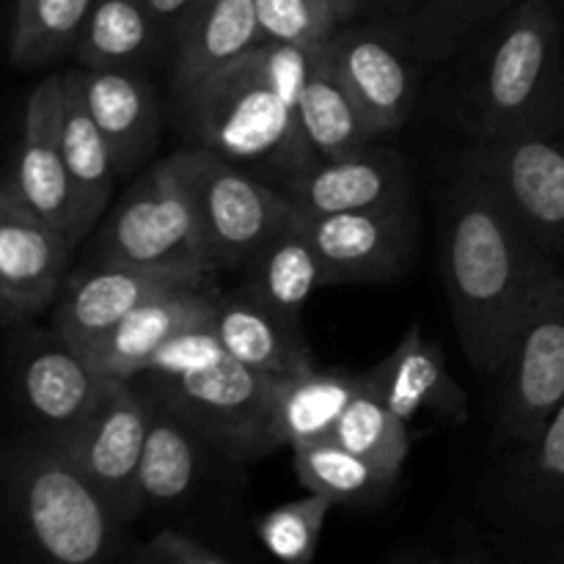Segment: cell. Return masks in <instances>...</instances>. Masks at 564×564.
<instances>
[{
	"label": "cell",
	"instance_id": "1",
	"mask_svg": "<svg viewBox=\"0 0 564 564\" xmlns=\"http://www.w3.org/2000/svg\"><path fill=\"white\" fill-rule=\"evenodd\" d=\"M441 273L468 364L499 378L529 308L560 268L466 163L441 202Z\"/></svg>",
	"mask_w": 564,
	"mask_h": 564
},
{
	"label": "cell",
	"instance_id": "2",
	"mask_svg": "<svg viewBox=\"0 0 564 564\" xmlns=\"http://www.w3.org/2000/svg\"><path fill=\"white\" fill-rule=\"evenodd\" d=\"M562 83L560 14L549 0H516L468 44L452 108L474 141H490L543 113Z\"/></svg>",
	"mask_w": 564,
	"mask_h": 564
},
{
	"label": "cell",
	"instance_id": "3",
	"mask_svg": "<svg viewBox=\"0 0 564 564\" xmlns=\"http://www.w3.org/2000/svg\"><path fill=\"white\" fill-rule=\"evenodd\" d=\"M3 477L14 527L39 556L97 564L119 554L127 521L58 441L44 433L20 441L6 455Z\"/></svg>",
	"mask_w": 564,
	"mask_h": 564
},
{
	"label": "cell",
	"instance_id": "4",
	"mask_svg": "<svg viewBox=\"0 0 564 564\" xmlns=\"http://www.w3.org/2000/svg\"><path fill=\"white\" fill-rule=\"evenodd\" d=\"M182 97L202 147L231 163L279 174L284 185L317 163L297 113L273 88L257 47Z\"/></svg>",
	"mask_w": 564,
	"mask_h": 564
},
{
	"label": "cell",
	"instance_id": "5",
	"mask_svg": "<svg viewBox=\"0 0 564 564\" xmlns=\"http://www.w3.org/2000/svg\"><path fill=\"white\" fill-rule=\"evenodd\" d=\"M99 262L207 281L215 273L196 204L174 163L160 160L130 187L99 235Z\"/></svg>",
	"mask_w": 564,
	"mask_h": 564
},
{
	"label": "cell",
	"instance_id": "6",
	"mask_svg": "<svg viewBox=\"0 0 564 564\" xmlns=\"http://www.w3.org/2000/svg\"><path fill=\"white\" fill-rule=\"evenodd\" d=\"M143 380V394L191 424L213 452L242 460L279 449L275 411L284 378L226 358L204 372Z\"/></svg>",
	"mask_w": 564,
	"mask_h": 564
},
{
	"label": "cell",
	"instance_id": "7",
	"mask_svg": "<svg viewBox=\"0 0 564 564\" xmlns=\"http://www.w3.org/2000/svg\"><path fill=\"white\" fill-rule=\"evenodd\" d=\"M463 163L499 191L551 257L564 251V83L543 113L516 132L474 141Z\"/></svg>",
	"mask_w": 564,
	"mask_h": 564
},
{
	"label": "cell",
	"instance_id": "8",
	"mask_svg": "<svg viewBox=\"0 0 564 564\" xmlns=\"http://www.w3.org/2000/svg\"><path fill=\"white\" fill-rule=\"evenodd\" d=\"M171 163L196 204L215 268L251 262L253 253L292 215L284 191L257 180L213 149H185L171 154Z\"/></svg>",
	"mask_w": 564,
	"mask_h": 564
},
{
	"label": "cell",
	"instance_id": "9",
	"mask_svg": "<svg viewBox=\"0 0 564 564\" xmlns=\"http://www.w3.org/2000/svg\"><path fill=\"white\" fill-rule=\"evenodd\" d=\"M501 378L496 435L523 446L540 435L564 402V273L554 275L529 308Z\"/></svg>",
	"mask_w": 564,
	"mask_h": 564
},
{
	"label": "cell",
	"instance_id": "10",
	"mask_svg": "<svg viewBox=\"0 0 564 564\" xmlns=\"http://www.w3.org/2000/svg\"><path fill=\"white\" fill-rule=\"evenodd\" d=\"M149 430L147 394L132 380H108L88 416L58 441L75 466L108 496L110 505L130 521L138 510V471Z\"/></svg>",
	"mask_w": 564,
	"mask_h": 564
},
{
	"label": "cell",
	"instance_id": "11",
	"mask_svg": "<svg viewBox=\"0 0 564 564\" xmlns=\"http://www.w3.org/2000/svg\"><path fill=\"white\" fill-rule=\"evenodd\" d=\"M75 242L33 213L6 176L0 187V306L9 325L58 301Z\"/></svg>",
	"mask_w": 564,
	"mask_h": 564
},
{
	"label": "cell",
	"instance_id": "12",
	"mask_svg": "<svg viewBox=\"0 0 564 564\" xmlns=\"http://www.w3.org/2000/svg\"><path fill=\"white\" fill-rule=\"evenodd\" d=\"M317 246L328 284L391 281L411 264L419 242V215L411 196L356 213L303 220Z\"/></svg>",
	"mask_w": 564,
	"mask_h": 564
},
{
	"label": "cell",
	"instance_id": "13",
	"mask_svg": "<svg viewBox=\"0 0 564 564\" xmlns=\"http://www.w3.org/2000/svg\"><path fill=\"white\" fill-rule=\"evenodd\" d=\"M328 55L375 135L405 124L424 66L372 22H347L328 39Z\"/></svg>",
	"mask_w": 564,
	"mask_h": 564
},
{
	"label": "cell",
	"instance_id": "14",
	"mask_svg": "<svg viewBox=\"0 0 564 564\" xmlns=\"http://www.w3.org/2000/svg\"><path fill=\"white\" fill-rule=\"evenodd\" d=\"M61 108H64V77H47L33 88L22 121L20 152L9 180L33 213L58 226L77 246L86 237V229L61 149Z\"/></svg>",
	"mask_w": 564,
	"mask_h": 564
},
{
	"label": "cell",
	"instance_id": "15",
	"mask_svg": "<svg viewBox=\"0 0 564 564\" xmlns=\"http://www.w3.org/2000/svg\"><path fill=\"white\" fill-rule=\"evenodd\" d=\"M180 284H207V281L163 273V270L99 262V268L80 270L64 284L55 301V334L66 345L88 352L141 303Z\"/></svg>",
	"mask_w": 564,
	"mask_h": 564
},
{
	"label": "cell",
	"instance_id": "16",
	"mask_svg": "<svg viewBox=\"0 0 564 564\" xmlns=\"http://www.w3.org/2000/svg\"><path fill=\"white\" fill-rule=\"evenodd\" d=\"M281 191L297 218L356 213L411 196L408 169L400 154L386 149H358L341 158L317 160L292 176Z\"/></svg>",
	"mask_w": 564,
	"mask_h": 564
},
{
	"label": "cell",
	"instance_id": "17",
	"mask_svg": "<svg viewBox=\"0 0 564 564\" xmlns=\"http://www.w3.org/2000/svg\"><path fill=\"white\" fill-rule=\"evenodd\" d=\"M110 378L99 375L86 352L55 339L28 347L17 367V389L39 433L64 441L102 397Z\"/></svg>",
	"mask_w": 564,
	"mask_h": 564
},
{
	"label": "cell",
	"instance_id": "18",
	"mask_svg": "<svg viewBox=\"0 0 564 564\" xmlns=\"http://www.w3.org/2000/svg\"><path fill=\"white\" fill-rule=\"evenodd\" d=\"M501 523L523 538H554L564 529V402L540 435L516 446V460L494 499Z\"/></svg>",
	"mask_w": 564,
	"mask_h": 564
},
{
	"label": "cell",
	"instance_id": "19",
	"mask_svg": "<svg viewBox=\"0 0 564 564\" xmlns=\"http://www.w3.org/2000/svg\"><path fill=\"white\" fill-rule=\"evenodd\" d=\"M218 292L207 284H180L127 314L108 336L86 352L99 375L113 380H135L149 358L174 334L198 323H213Z\"/></svg>",
	"mask_w": 564,
	"mask_h": 564
},
{
	"label": "cell",
	"instance_id": "20",
	"mask_svg": "<svg viewBox=\"0 0 564 564\" xmlns=\"http://www.w3.org/2000/svg\"><path fill=\"white\" fill-rule=\"evenodd\" d=\"M516 0H361L358 20L372 22L397 39L422 66L441 64Z\"/></svg>",
	"mask_w": 564,
	"mask_h": 564
},
{
	"label": "cell",
	"instance_id": "21",
	"mask_svg": "<svg viewBox=\"0 0 564 564\" xmlns=\"http://www.w3.org/2000/svg\"><path fill=\"white\" fill-rule=\"evenodd\" d=\"M364 378L408 427L422 416L441 424H460L468 416L466 394L452 378L444 350L424 339L419 323H413L394 352Z\"/></svg>",
	"mask_w": 564,
	"mask_h": 564
},
{
	"label": "cell",
	"instance_id": "22",
	"mask_svg": "<svg viewBox=\"0 0 564 564\" xmlns=\"http://www.w3.org/2000/svg\"><path fill=\"white\" fill-rule=\"evenodd\" d=\"M213 325L226 352L246 367L275 378L314 369L312 350L297 330V319L275 312L246 286L231 295H218Z\"/></svg>",
	"mask_w": 564,
	"mask_h": 564
},
{
	"label": "cell",
	"instance_id": "23",
	"mask_svg": "<svg viewBox=\"0 0 564 564\" xmlns=\"http://www.w3.org/2000/svg\"><path fill=\"white\" fill-rule=\"evenodd\" d=\"M83 97L102 130L116 171H127L149 152L160 124V105L147 77L127 66L77 72Z\"/></svg>",
	"mask_w": 564,
	"mask_h": 564
},
{
	"label": "cell",
	"instance_id": "24",
	"mask_svg": "<svg viewBox=\"0 0 564 564\" xmlns=\"http://www.w3.org/2000/svg\"><path fill=\"white\" fill-rule=\"evenodd\" d=\"M259 42L257 0H196L176 31V88L187 94Z\"/></svg>",
	"mask_w": 564,
	"mask_h": 564
},
{
	"label": "cell",
	"instance_id": "25",
	"mask_svg": "<svg viewBox=\"0 0 564 564\" xmlns=\"http://www.w3.org/2000/svg\"><path fill=\"white\" fill-rule=\"evenodd\" d=\"M248 279L251 281L246 290L262 297L275 312L297 319L308 297L328 284L325 264L303 218L292 213L273 231V237L248 262Z\"/></svg>",
	"mask_w": 564,
	"mask_h": 564
},
{
	"label": "cell",
	"instance_id": "26",
	"mask_svg": "<svg viewBox=\"0 0 564 564\" xmlns=\"http://www.w3.org/2000/svg\"><path fill=\"white\" fill-rule=\"evenodd\" d=\"M207 452L213 449L191 424L160 402L149 400V430L138 471L141 507H171L191 496L202 479Z\"/></svg>",
	"mask_w": 564,
	"mask_h": 564
},
{
	"label": "cell",
	"instance_id": "27",
	"mask_svg": "<svg viewBox=\"0 0 564 564\" xmlns=\"http://www.w3.org/2000/svg\"><path fill=\"white\" fill-rule=\"evenodd\" d=\"M61 149L75 185L83 229H91L105 213L113 187L116 160L102 130L88 110L80 88V75L64 77V108H61Z\"/></svg>",
	"mask_w": 564,
	"mask_h": 564
},
{
	"label": "cell",
	"instance_id": "28",
	"mask_svg": "<svg viewBox=\"0 0 564 564\" xmlns=\"http://www.w3.org/2000/svg\"><path fill=\"white\" fill-rule=\"evenodd\" d=\"M297 121H301L303 138L314 149L317 160L341 158V154L367 149L369 138L375 135L358 102L352 99L350 88L345 86L339 69L330 61L325 42L317 64L303 86Z\"/></svg>",
	"mask_w": 564,
	"mask_h": 564
},
{
	"label": "cell",
	"instance_id": "29",
	"mask_svg": "<svg viewBox=\"0 0 564 564\" xmlns=\"http://www.w3.org/2000/svg\"><path fill=\"white\" fill-rule=\"evenodd\" d=\"M364 375L308 372L284 378L275 411L279 446H308L334 438L336 424L345 416L352 397L361 391Z\"/></svg>",
	"mask_w": 564,
	"mask_h": 564
},
{
	"label": "cell",
	"instance_id": "30",
	"mask_svg": "<svg viewBox=\"0 0 564 564\" xmlns=\"http://www.w3.org/2000/svg\"><path fill=\"white\" fill-rule=\"evenodd\" d=\"M160 33L147 0H94L75 55L88 69L127 66L141 58Z\"/></svg>",
	"mask_w": 564,
	"mask_h": 564
},
{
	"label": "cell",
	"instance_id": "31",
	"mask_svg": "<svg viewBox=\"0 0 564 564\" xmlns=\"http://www.w3.org/2000/svg\"><path fill=\"white\" fill-rule=\"evenodd\" d=\"M295 471L308 494H319L334 505H364L375 501L397 482V474L375 466L336 438L297 446Z\"/></svg>",
	"mask_w": 564,
	"mask_h": 564
},
{
	"label": "cell",
	"instance_id": "32",
	"mask_svg": "<svg viewBox=\"0 0 564 564\" xmlns=\"http://www.w3.org/2000/svg\"><path fill=\"white\" fill-rule=\"evenodd\" d=\"M94 0H17L11 28V61L33 66L75 53Z\"/></svg>",
	"mask_w": 564,
	"mask_h": 564
},
{
	"label": "cell",
	"instance_id": "33",
	"mask_svg": "<svg viewBox=\"0 0 564 564\" xmlns=\"http://www.w3.org/2000/svg\"><path fill=\"white\" fill-rule=\"evenodd\" d=\"M334 438L397 477L411 452V427L386 405L383 397L367 383V378H364L361 391L347 405L345 416L336 424Z\"/></svg>",
	"mask_w": 564,
	"mask_h": 564
},
{
	"label": "cell",
	"instance_id": "34",
	"mask_svg": "<svg viewBox=\"0 0 564 564\" xmlns=\"http://www.w3.org/2000/svg\"><path fill=\"white\" fill-rule=\"evenodd\" d=\"M334 501L319 494L290 501L257 521V538L275 560L290 564H306L314 560L325 521Z\"/></svg>",
	"mask_w": 564,
	"mask_h": 564
},
{
	"label": "cell",
	"instance_id": "35",
	"mask_svg": "<svg viewBox=\"0 0 564 564\" xmlns=\"http://www.w3.org/2000/svg\"><path fill=\"white\" fill-rule=\"evenodd\" d=\"M257 17L262 42L319 44L347 25L334 0H257Z\"/></svg>",
	"mask_w": 564,
	"mask_h": 564
},
{
	"label": "cell",
	"instance_id": "36",
	"mask_svg": "<svg viewBox=\"0 0 564 564\" xmlns=\"http://www.w3.org/2000/svg\"><path fill=\"white\" fill-rule=\"evenodd\" d=\"M231 358L220 341L213 323H198L171 336L147 361L138 378H182V375L204 372Z\"/></svg>",
	"mask_w": 564,
	"mask_h": 564
},
{
	"label": "cell",
	"instance_id": "37",
	"mask_svg": "<svg viewBox=\"0 0 564 564\" xmlns=\"http://www.w3.org/2000/svg\"><path fill=\"white\" fill-rule=\"evenodd\" d=\"M132 560L147 564H229L231 556L213 549L204 540L191 538V534H182L176 529H163L152 540H147L132 554Z\"/></svg>",
	"mask_w": 564,
	"mask_h": 564
},
{
	"label": "cell",
	"instance_id": "38",
	"mask_svg": "<svg viewBox=\"0 0 564 564\" xmlns=\"http://www.w3.org/2000/svg\"><path fill=\"white\" fill-rule=\"evenodd\" d=\"M152 14L158 17L160 31H180V25L185 22V17L191 14V9L196 6V0H147Z\"/></svg>",
	"mask_w": 564,
	"mask_h": 564
},
{
	"label": "cell",
	"instance_id": "39",
	"mask_svg": "<svg viewBox=\"0 0 564 564\" xmlns=\"http://www.w3.org/2000/svg\"><path fill=\"white\" fill-rule=\"evenodd\" d=\"M347 22H356L361 17V0H334Z\"/></svg>",
	"mask_w": 564,
	"mask_h": 564
}]
</instances>
